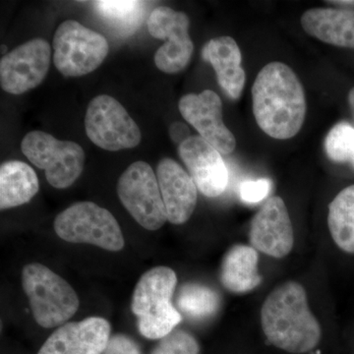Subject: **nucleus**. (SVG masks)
Wrapping results in <instances>:
<instances>
[{
    "instance_id": "1",
    "label": "nucleus",
    "mask_w": 354,
    "mask_h": 354,
    "mask_svg": "<svg viewBox=\"0 0 354 354\" xmlns=\"http://www.w3.org/2000/svg\"><path fill=\"white\" fill-rule=\"evenodd\" d=\"M252 101L256 122L268 136L290 139L304 127V88L288 65L274 62L263 67L254 81Z\"/></svg>"
},
{
    "instance_id": "2",
    "label": "nucleus",
    "mask_w": 354,
    "mask_h": 354,
    "mask_svg": "<svg viewBox=\"0 0 354 354\" xmlns=\"http://www.w3.org/2000/svg\"><path fill=\"white\" fill-rule=\"evenodd\" d=\"M261 325L268 341L288 353H308L322 339L306 290L297 281H286L270 293L261 309Z\"/></svg>"
},
{
    "instance_id": "3",
    "label": "nucleus",
    "mask_w": 354,
    "mask_h": 354,
    "mask_svg": "<svg viewBox=\"0 0 354 354\" xmlns=\"http://www.w3.org/2000/svg\"><path fill=\"white\" fill-rule=\"evenodd\" d=\"M177 285L176 272L165 266L142 274L135 286L131 310L137 317L140 334L149 339H162L176 330L183 320L172 304Z\"/></svg>"
},
{
    "instance_id": "4",
    "label": "nucleus",
    "mask_w": 354,
    "mask_h": 354,
    "mask_svg": "<svg viewBox=\"0 0 354 354\" xmlns=\"http://www.w3.org/2000/svg\"><path fill=\"white\" fill-rule=\"evenodd\" d=\"M22 286L35 321L46 329L64 325L80 306L73 288L57 272L39 263L23 268Z\"/></svg>"
},
{
    "instance_id": "5",
    "label": "nucleus",
    "mask_w": 354,
    "mask_h": 354,
    "mask_svg": "<svg viewBox=\"0 0 354 354\" xmlns=\"http://www.w3.org/2000/svg\"><path fill=\"white\" fill-rule=\"evenodd\" d=\"M53 227L70 243L92 244L111 252L124 247L120 223L109 209L93 202H78L65 209L55 218Z\"/></svg>"
},
{
    "instance_id": "6",
    "label": "nucleus",
    "mask_w": 354,
    "mask_h": 354,
    "mask_svg": "<svg viewBox=\"0 0 354 354\" xmlns=\"http://www.w3.org/2000/svg\"><path fill=\"white\" fill-rule=\"evenodd\" d=\"M21 150L32 165L46 172V180L57 189H65L82 174L85 153L75 142L62 141L44 131L28 133Z\"/></svg>"
},
{
    "instance_id": "7",
    "label": "nucleus",
    "mask_w": 354,
    "mask_h": 354,
    "mask_svg": "<svg viewBox=\"0 0 354 354\" xmlns=\"http://www.w3.org/2000/svg\"><path fill=\"white\" fill-rule=\"evenodd\" d=\"M53 64L62 75H87L101 66L109 55V43L99 32L75 20L58 26L53 41Z\"/></svg>"
},
{
    "instance_id": "8",
    "label": "nucleus",
    "mask_w": 354,
    "mask_h": 354,
    "mask_svg": "<svg viewBox=\"0 0 354 354\" xmlns=\"http://www.w3.org/2000/svg\"><path fill=\"white\" fill-rule=\"evenodd\" d=\"M116 190L121 204L141 227L158 230L169 221L158 177L147 162L130 165L121 174Z\"/></svg>"
},
{
    "instance_id": "9",
    "label": "nucleus",
    "mask_w": 354,
    "mask_h": 354,
    "mask_svg": "<svg viewBox=\"0 0 354 354\" xmlns=\"http://www.w3.org/2000/svg\"><path fill=\"white\" fill-rule=\"evenodd\" d=\"M85 129L95 145L109 152L135 148L142 138L138 125L124 106L106 95H97L88 104Z\"/></svg>"
},
{
    "instance_id": "10",
    "label": "nucleus",
    "mask_w": 354,
    "mask_h": 354,
    "mask_svg": "<svg viewBox=\"0 0 354 354\" xmlns=\"http://www.w3.org/2000/svg\"><path fill=\"white\" fill-rule=\"evenodd\" d=\"M147 26L153 38L165 41L153 57L158 68L167 74L185 69L194 51L187 14L167 6L157 7L149 16Z\"/></svg>"
},
{
    "instance_id": "11",
    "label": "nucleus",
    "mask_w": 354,
    "mask_h": 354,
    "mask_svg": "<svg viewBox=\"0 0 354 354\" xmlns=\"http://www.w3.org/2000/svg\"><path fill=\"white\" fill-rule=\"evenodd\" d=\"M50 44L37 38L21 44L0 60V85L4 92L21 95L38 87L50 66Z\"/></svg>"
},
{
    "instance_id": "12",
    "label": "nucleus",
    "mask_w": 354,
    "mask_h": 354,
    "mask_svg": "<svg viewBox=\"0 0 354 354\" xmlns=\"http://www.w3.org/2000/svg\"><path fill=\"white\" fill-rule=\"evenodd\" d=\"M178 109L184 120L199 132L200 136L223 155L234 153V135L223 120V102L214 91L183 95Z\"/></svg>"
},
{
    "instance_id": "13",
    "label": "nucleus",
    "mask_w": 354,
    "mask_h": 354,
    "mask_svg": "<svg viewBox=\"0 0 354 354\" xmlns=\"http://www.w3.org/2000/svg\"><path fill=\"white\" fill-rule=\"evenodd\" d=\"M251 245L274 258L288 255L295 245V232L290 214L281 197L270 198L263 205L249 230Z\"/></svg>"
},
{
    "instance_id": "14",
    "label": "nucleus",
    "mask_w": 354,
    "mask_h": 354,
    "mask_svg": "<svg viewBox=\"0 0 354 354\" xmlns=\"http://www.w3.org/2000/svg\"><path fill=\"white\" fill-rule=\"evenodd\" d=\"M178 153L203 195L215 198L225 192L228 171L221 153L216 149L201 136H191L178 146Z\"/></svg>"
},
{
    "instance_id": "15",
    "label": "nucleus",
    "mask_w": 354,
    "mask_h": 354,
    "mask_svg": "<svg viewBox=\"0 0 354 354\" xmlns=\"http://www.w3.org/2000/svg\"><path fill=\"white\" fill-rule=\"evenodd\" d=\"M111 332V324L101 317L67 322L48 337L38 354H102Z\"/></svg>"
},
{
    "instance_id": "16",
    "label": "nucleus",
    "mask_w": 354,
    "mask_h": 354,
    "mask_svg": "<svg viewBox=\"0 0 354 354\" xmlns=\"http://www.w3.org/2000/svg\"><path fill=\"white\" fill-rule=\"evenodd\" d=\"M157 177L167 220L174 225H183L189 220L196 208L198 188L192 177L172 158L158 162Z\"/></svg>"
},
{
    "instance_id": "17",
    "label": "nucleus",
    "mask_w": 354,
    "mask_h": 354,
    "mask_svg": "<svg viewBox=\"0 0 354 354\" xmlns=\"http://www.w3.org/2000/svg\"><path fill=\"white\" fill-rule=\"evenodd\" d=\"M205 62L215 69L221 88L230 99L241 97L246 82V74L242 68V55L239 44L230 36L209 39L202 50Z\"/></svg>"
},
{
    "instance_id": "18",
    "label": "nucleus",
    "mask_w": 354,
    "mask_h": 354,
    "mask_svg": "<svg viewBox=\"0 0 354 354\" xmlns=\"http://www.w3.org/2000/svg\"><path fill=\"white\" fill-rule=\"evenodd\" d=\"M300 21L304 31L313 38L330 46L354 48L353 9H309Z\"/></svg>"
},
{
    "instance_id": "19",
    "label": "nucleus",
    "mask_w": 354,
    "mask_h": 354,
    "mask_svg": "<svg viewBox=\"0 0 354 354\" xmlns=\"http://www.w3.org/2000/svg\"><path fill=\"white\" fill-rule=\"evenodd\" d=\"M259 255L252 246L237 244L223 256L220 279L223 288L230 292L247 293L262 283L258 271Z\"/></svg>"
},
{
    "instance_id": "20",
    "label": "nucleus",
    "mask_w": 354,
    "mask_h": 354,
    "mask_svg": "<svg viewBox=\"0 0 354 354\" xmlns=\"http://www.w3.org/2000/svg\"><path fill=\"white\" fill-rule=\"evenodd\" d=\"M38 176L29 165L9 160L0 167V209L22 206L39 192Z\"/></svg>"
},
{
    "instance_id": "21",
    "label": "nucleus",
    "mask_w": 354,
    "mask_h": 354,
    "mask_svg": "<svg viewBox=\"0 0 354 354\" xmlns=\"http://www.w3.org/2000/svg\"><path fill=\"white\" fill-rule=\"evenodd\" d=\"M328 227L339 248L354 254V185L344 188L330 202Z\"/></svg>"
},
{
    "instance_id": "22",
    "label": "nucleus",
    "mask_w": 354,
    "mask_h": 354,
    "mask_svg": "<svg viewBox=\"0 0 354 354\" xmlns=\"http://www.w3.org/2000/svg\"><path fill=\"white\" fill-rule=\"evenodd\" d=\"M179 312L193 320H205L216 314L221 306L218 293L201 283H188L181 286L176 297Z\"/></svg>"
},
{
    "instance_id": "23",
    "label": "nucleus",
    "mask_w": 354,
    "mask_h": 354,
    "mask_svg": "<svg viewBox=\"0 0 354 354\" xmlns=\"http://www.w3.org/2000/svg\"><path fill=\"white\" fill-rule=\"evenodd\" d=\"M142 1H97L95 2L97 13L109 24L121 32H131L137 29L141 23Z\"/></svg>"
},
{
    "instance_id": "24",
    "label": "nucleus",
    "mask_w": 354,
    "mask_h": 354,
    "mask_svg": "<svg viewBox=\"0 0 354 354\" xmlns=\"http://www.w3.org/2000/svg\"><path fill=\"white\" fill-rule=\"evenodd\" d=\"M328 158L335 162L354 165V127L346 121L335 124L325 140Z\"/></svg>"
},
{
    "instance_id": "25",
    "label": "nucleus",
    "mask_w": 354,
    "mask_h": 354,
    "mask_svg": "<svg viewBox=\"0 0 354 354\" xmlns=\"http://www.w3.org/2000/svg\"><path fill=\"white\" fill-rule=\"evenodd\" d=\"M200 346L192 335L183 330H174L162 337L152 354H199Z\"/></svg>"
},
{
    "instance_id": "26",
    "label": "nucleus",
    "mask_w": 354,
    "mask_h": 354,
    "mask_svg": "<svg viewBox=\"0 0 354 354\" xmlns=\"http://www.w3.org/2000/svg\"><path fill=\"white\" fill-rule=\"evenodd\" d=\"M271 181L266 178L244 181L241 184L239 195L244 203L255 204L267 198L271 190Z\"/></svg>"
},
{
    "instance_id": "27",
    "label": "nucleus",
    "mask_w": 354,
    "mask_h": 354,
    "mask_svg": "<svg viewBox=\"0 0 354 354\" xmlns=\"http://www.w3.org/2000/svg\"><path fill=\"white\" fill-rule=\"evenodd\" d=\"M102 354H141L138 344L125 335L111 337Z\"/></svg>"
},
{
    "instance_id": "28",
    "label": "nucleus",
    "mask_w": 354,
    "mask_h": 354,
    "mask_svg": "<svg viewBox=\"0 0 354 354\" xmlns=\"http://www.w3.org/2000/svg\"><path fill=\"white\" fill-rule=\"evenodd\" d=\"M169 136L172 141L177 145L180 146L184 141H186L188 138H190V130L185 123L177 121L174 122L169 127Z\"/></svg>"
},
{
    "instance_id": "29",
    "label": "nucleus",
    "mask_w": 354,
    "mask_h": 354,
    "mask_svg": "<svg viewBox=\"0 0 354 354\" xmlns=\"http://www.w3.org/2000/svg\"><path fill=\"white\" fill-rule=\"evenodd\" d=\"M328 3L335 4L342 6H354V0H335V1H327Z\"/></svg>"
},
{
    "instance_id": "30",
    "label": "nucleus",
    "mask_w": 354,
    "mask_h": 354,
    "mask_svg": "<svg viewBox=\"0 0 354 354\" xmlns=\"http://www.w3.org/2000/svg\"><path fill=\"white\" fill-rule=\"evenodd\" d=\"M348 104L354 120V87L348 93Z\"/></svg>"
}]
</instances>
